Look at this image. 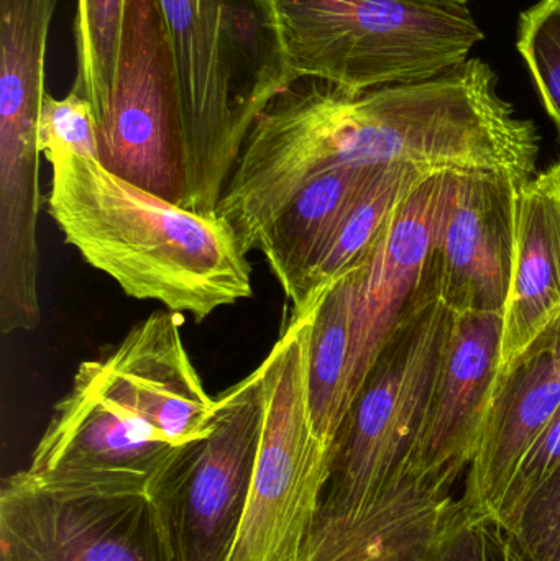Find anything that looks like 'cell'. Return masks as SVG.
<instances>
[{
    "label": "cell",
    "mask_w": 560,
    "mask_h": 561,
    "mask_svg": "<svg viewBox=\"0 0 560 561\" xmlns=\"http://www.w3.org/2000/svg\"><path fill=\"white\" fill-rule=\"evenodd\" d=\"M49 217L85 263L138 300L203 322L253 296L252 266L219 214L170 203L75 153L45 154Z\"/></svg>",
    "instance_id": "6da1fadb"
},
{
    "label": "cell",
    "mask_w": 560,
    "mask_h": 561,
    "mask_svg": "<svg viewBox=\"0 0 560 561\" xmlns=\"http://www.w3.org/2000/svg\"><path fill=\"white\" fill-rule=\"evenodd\" d=\"M187 154L183 207L217 214L260 112L289 84L275 0H157Z\"/></svg>",
    "instance_id": "7a4b0ae2"
},
{
    "label": "cell",
    "mask_w": 560,
    "mask_h": 561,
    "mask_svg": "<svg viewBox=\"0 0 560 561\" xmlns=\"http://www.w3.org/2000/svg\"><path fill=\"white\" fill-rule=\"evenodd\" d=\"M293 82L348 91L426 81L469 59L483 32L467 0H275Z\"/></svg>",
    "instance_id": "3957f363"
},
{
    "label": "cell",
    "mask_w": 560,
    "mask_h": 561,
    "mask_svg": "<svg viewBox=\"0 0 560 561\" xmlns=\"http://www.w3.org/2000/svg\"><path fill=\"white\" fill-rule=\"evenodd\" d=\"M453 317L439 296L436 266V276L398 323L339 431L318 520L358 513L410 467Z\"/></svg>",
    "instance_id": "277c9868"
},
{
    "label": "cell",
    "mask_w": 560,
    "mask_h": 561,
    "mask_svg": "<svg viewBox=\"0 0 560 561\" xmlns=\"http://www.w3.org/2000/svg\"><path fill=\"white\" fill-rule=\"evenodd\" d=\"M318 304L289 317L260 363L265 421L229 561H298L318 523L332 463V451L319 440L309 415L308 350Z\"/></svg>",
    "instance_id": "5b68a950"
},
{
    "label": "cell",
    "mask_w": 560,
    "mask_h": 561,
    "mask_svg": "<svg viewBox=\"0 0 560 561\" xmlns=\"http://www.w3.org/2000/svg\"><path fill=\"white\" fill-rule=\"evenodd\" d=\"M263 368L216 398L209 434L178 448L148 497L167 561H229L265 421Z\"/></svg>",
    "instance_id": "8992f818"
},
{
    "label": "cell",
    "mask_w": 560,
    "mask_h": 561,
    "mask_svg": "<svg viewBox=\"0 0 560 561\" xmlns=\"http://www.w3.org/2000/svg\"><path fill=\"white\" fill-rule=\"evenodd\" d=\"M98 127L105 170L183 207V114L157 0H127L114 84Z\"/></svg>",
    "instance_id": "52a82bcc"
},
{
    "label": "cell",
    "mask_w": 560,
    "mask_h": 561,
    "mask_svg": "<svg viewBox=\"0 0 560 561\" xmlns=\"http://www.w3.org/2000/svg\"><path fill=\"white\" fill-rule=\"evenodd\" d=\"M0 561H167L148 493L52 490L26 470L0 491Z\"/></svg>",
    "instance_id": "ba28073f"
},
{
    "label": "cell",
    "mask_w": 560,
    "mask_h": 561,
    "mask_svg": "<svg viewBox=\"0 0 560 561\" xmlns=\"http://www.w3.org/2000/svg\"><path fill=\"white\" fill-rule=\"evenodd\" d=\"M178 448L108 399L82 362L53 409L26 473L52 490L148 493Z\"/></svg>",
    "instance_id": "9c48e42d"
},
{
    "label": "cell",
    "mask_w": 560,
    "mask_h": 561,
    "mask_svg": "<svg viewBox=\"0 0 560 561\" xmlns=\"http://www.w3.org/2000/svg\"><path fill=\"white\" fill-rule=\"evenodd\" d=\"M453 173L431 174L400 204L362 260L345 396L351 411L398 323L436 276V249Z\"/></svg>",
    "instance_id": "30bf717a"
},
{
    "label": "cell",
    "mask_w": 560,
    "mask_h": 561,
    "mask_svg": "<svg viewBox=\"0 0 560 561\" xmlns=\"http://www.w3.org/2000/svg\"><path fill=\"white\" fill-rule=\"evenodd\" d=\"M183 317L158 310L98 359H88L99 388L115 404L138 415L171 444L209 434L216 398L204 388L183 335Z\"/></svg>",
    "instance_id": "8fae6325"
},
{
    "label": "cell",
    "mask_w": 560,
    "mask_h": 561,
    "mask_svg": "<svg viewBox=\"0 0 560 561\" xmlns=\"http://www.w3.org/2000/svg\"><path fill=\"white\" fill-rule=\"evenodd\" d=\"M519 186L503 174L450 176L436 249L437 287L450 312H505Z\"/></svg>",
    "instance_id": "7c38bea8"
},
{
    "label": "cell",
    "mask_w": 560,
    "mask_h": 561,
    "mask_svg": "<svg viewBox=\"0 0 560 561\" xmlns=\"http://www.w3.org/2000/svg\"><path fill=\"white\" fill-rule=\"evenodd\" d=\"M502 333V313H454L408 470L456 486L470 467L499 379Z\"/></svg>",
    "instance_id": "4fadbf2b"
},
{
    "label": "cell",
    "mask_w": 560,
    "mask_h": 561,
    "mask_svg": "<svg viewBox=\"0 0 560 561\" xmlns=\"http://www.w3.org/2000/svg\"><path fill=\"white\" fill-rule=\"evenodd\" d=\"M453 488L407 470L358 513L319 519L298 561H427L462 510Z\"/></svg>",
    "instance_id": "5bb4252c"
},
{
    "label": "cell",
    "mask_w": 560,
    "mask_h": 561,
    "mask_svg": "<svg viewBox=\"0 0 560 561\" xmlns=\"http://www.w3.org/2000/svg\"><path fill=\"white\" fill-rule=\"evenodd\" d=\"M560 405V376L546 333L496 381L467 474L462 506L493 524L523 458Z\"/></svg>",
    "instance_id": "9a60e30c"
},
{
    "label": "cell",
    "mask_w": 560,
    "mask_h": 561,
    "mask_svg": "<svg viewBox=\"0 0 560 561\" xmlns=\"http://www.w3.org/2000/svg\"><path fill=\"white\" fill-rule=\"evenodd\" d=\"M559 320L560 203L535 180L516 193L515 259L503 312L499 379Z\"/></svg>",
    "instance_id": "2e32d148"
},
{
    "label": "cell",
    "mask_w": 560,
    "mask_h": 561,
    "mask_svg": "<svg viewBox=\"0 0 560 561\" xmlns=\"http://www.w3.org/2000/svg\"><path fill=\"white\" fill-rule=\"evenodd\" d=\"M377 168L341 167L309 181L260 240L256 250L265 256L292 306L319 250Z\"/></svg>",
    "instance_id": "e0dca14e"
},
{
    "label": "cell",
    "mask_w": 560,
    "mask_h": 561,
    "mask_svg": "<svg viewBox=\"0 0 560 561\" xmlns=\"http://www.w3.org/2000/svg\"><path fill=\"white\" fill-rule=\"evenodd\" d=\"M431 174L436 173L407 164H385L374 171L309 266L298 300L292 307V317L315 309L325 290L368 255L395 210Z\"/></svg>",
    "instance_id": "ac0fdd59"
},
{
    "label": "cell",
    "mask_w": 560,
    "mask_h": 561,
    "mask_svg": "<svg viewBox=\"0 0 560 561\" xmlns=\"http://www.w3.org/2000/svg\"><path fill=\"white\" fill-rule=\"evenodd\" d=\"M361 263L325 290L309 336V415L319 440L331 451L348 414L345 382Z\"/></svg>",
    "instance_id": "d6986e66"
},
{
    "label": "cell",
    "mask_w": 560,
    "mask_h": 561,
    "mask_svg": "<svg viewBox=\"0 0 560 561\" xmlns=\"http://www.w3.org/2000/svg\"><path fill=\"white\" fill-rule=\"evenodd\" d=\"M127 0H76V79L71 91L91 102L95 121L107 105L121 53Z\"/></svg>",
    "instance_id": "ffe728a7"
},
{
    "label": "cell",
    "mask_w": 560,
    "mask_h": 561,
    "mask_svg": "<svg viewBox=\"0 0 560 561\" xmlns=\"http://www.w3.org/2000/svg\"><path fill=\"white\" fill-rule=\"evenodd\" d=\"M518 49L560 131V5L541 0L519 19Z\"/></svg>",
    "instance_id": "44dd1931"
},
{
    "label": "cell",
    "mask_w": 560,
    "mask_h": 561,
    "mask_svg": "<svg viewBox=\"0 0 560 561\" xmlns=\"http://www.w3.org/2000/svg\"><path fill=\"white\" fill-rule=\"evenodd\" d=\"M38 148L101 161L99 127L91 102L76 91L56 99L46 94L38 121Z\"/></svg>",
    "instance_id": "7402d4cb"
},
{
    "label": "cell",
    "mask_w": 560,
    "mask_h": 561,
    "mask_svg": "<svg viewBox=\"0 0 560 561\" xmlns=\"http://www.w3.org/2000/svg\"><path fill=\"white\" fill-rule=\"evenodd\" d=\"M499 530L523 561H560V467L532 494L512 524Z\"/></svg>",
    "instance_id": "603a6c76"
},
{
    "label": "cell",
    "mask_w": 560,
    "mask_h": 561,
    "mask_svg": "<svg viewBox=\"0 0 560 561\" xmlns=\"http://www.w3.org/2000/svg\"><path fill=\"white\" fill-rule=\"evenodd\" d=\"M560 467V405L555 417L536 438L528 454L523 458L516 477L513 478L499 516L493 520L496 529H506L516 514L525 506L532 494L559 470Z\"/></svg>",
    "instance_id": "cb8c5ba5"
},
{
    "label": "cell",
    "mask_w": 560,
    "mask_h": 561,
    "mask_svg": "<svg viewBox=\"0 0 560 561\" xmlns=\"http://www.w3.org/2000/svg\"><path fill=\"white\" fill-rule=\"evenodd\" d=\"M427 561H495L492 524L459 511Z\"/></svg>",
    "instance_id": "d4e9b609"
},
{
    "label": "cell",
    "mask_w": 560,
    "mask_h": 561,
    "mask_svg": "<svg viewBox=\"0 0 560 561\" xmlns=\"http://www.w3.org/2000/svg\"><path fill=\"white\" fill-rule=\"evenodd\" d=\"M492 527L493 536H495V561H523L508 537L500 533L495 526Z\"/></svg>",
    "instance_id": "484cf974"
},
{
    "label": "cell",
    "mask_w": 560,
    "mask_h": 561,
    "mask_svg": "<svg viewBox=\"0 0 560 561\" xmlns=\"http://www.w3.org/2000/svg\"><path fill=\"white\" fill-rule=\"evenodd\" d=\"M539 183L556 197L560 203V161L551 168L548 173L538 178Z\"/></svg>",
    "instance_id": "4316f807"
},
{
    "label": "cell",
    "mask_w": 560,
    "mask_h": 561,
    "mask_svg": "<svg viewBox=\"0 0 560 561\" xmlns=\"http://www.w3.org/2000/svg\"><path fill=\"white\" fill-rule=\"evenodd\" d=\"M549 342H551L552 359H555L556 371L560 376V320L555 329L549 330Z\"/></svg>",
    "instance_id": "83f0119b"
},
{
    "label": "cell",
    "mask_w": 560,
    "mask_h": 561,
    "mask_svg": "<svg viewBox=\"0 0 560 561\" xmlns=\"http://www.w3.org/2000/svg\"><path fill=\"white\" fill-rule=\"evenodd\" d=\"M555 2H556V3H559V5H560V0H555Z\"/></svg>",
    "instance_id": "f1b7e54d"
}]
</instances>
